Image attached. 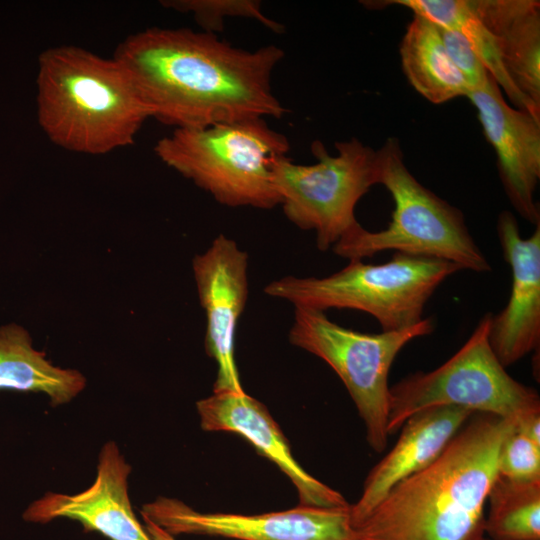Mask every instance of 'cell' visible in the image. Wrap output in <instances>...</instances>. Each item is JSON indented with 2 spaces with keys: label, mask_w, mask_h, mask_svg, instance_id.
Masks as SVG:
<instances>
[{
  "label": "cell",
  "mask_w": 540,
  "mask_h": 540,
  "mask_svg": "<svg viewBox=\"0 0 540 540\" xmlns=\"http://www.w3.org/2000/svg\"><path fill=\"white\" fill-rule=\"evenodd\" d=\"M284 55L273 44L245 50L216 34L150 27L127 36L112 57L132 80L151 118L185 129L280 118L286 109L271 79Z\"/></svg>",
  "instance_id": "cell-1"
},
{
  "label": "cell",
  "mask_w": 540,
  "mask_h": 540,
  "mask_svg": "<svg viewBox=\"0 0 540 540\" xmlns=\"http://www.w3.org/2000/svg\"><path fill=\"white\" fill-rule=\"evenodd\" d=\"M516 418L474 413L427 467L397 483L357 540H486L485 506Z\"/></svg>",
  "instance_id": "cell-2"
},
{
  "label": "cell",
  "mask_w": 540,
  "mask_h": 540,
  "mask_svg": "<svg viewBox=\"0 0 540 540\" xmlns=\"http://www.w3.org/2000/svg\"><path fill=\"white\" fill-rule=\"evenodd\" d=\"M37 118L56 146L104 155L134 143L150 111L122 66L75 45L38 59Z\"/></svg>",
  "instance_id": "cell-3"
},
{
  "label": "cell",
  "mask_w": 540,
  "mask_h": 540,
  "mask_svg": "<svg viewBox=\"0 0 540 540\" xmlns=\"http://www.w3.org/2000/svg\"><path fill=\"white\" fill-rule=\"evenodd\" d=\"M289 149L287 137L263 118L174 129L154 147L164 164L220 204L259 209L280 205L273 164Z\"/></svg>",
  "instance_id": "cell-4"
},
{
  "label": "cell",
  "mask_w": 540,
  "mask_h": 540,
  "mask_svg": "<svg viewBox=\"0 0 540 540\" xmlns=\"http://www.w3.org/2000/svg\"><path fill=\"white\" fill-rule=\"evenodd\" d=\"M378 184L391 194L394 210L388 227L371 232L359 223L333 247L350 260L395 252L440 259L462 270L482 273L491 266L469 233L461 210L424 187L408 170L397 138L377 149Z\"/></svg>",
  "instance_id": "cell-5"
},
{
  "label": "cell",
  "mask_w": 540,
  "mask_h": 540,
  "mask_svg": "<svg viewBox=\"0 0 540 540\" xmlns=\"http://www.w3.org/2000/svg\"><path fill=\"white\" fill-rule=\"evenodd\" d=\"M459 270L452 262L395 252L383 264L350 260L326 277L285 276L270 282L264 292L294 307L363 311L379 322L382 331H394L422 321L435 290Z\"/></svg>",
  "instance_id": "cell-6"
},
{
  "label": "cell",
  "mask_w": 540,
  "mask_h": 540,
  "mask_svg": "<svg viewBox=\"0 0 540 540\" xmlns=\"http://www.w3.org/2000/svg\"><path fill=\"white\" fill-rule=\"evenodd\" d=\"M492 314H485L465 344L430 372L411 374L390 387L388 435L417 412L455 406L500 417L540 412L537 391L512 378L489 342Z\"/></svg>",
  "instance_id": "cell-7"
},
{
  "label": "cell",
  "mask_w": 540,
  "mask_h": 540,
  "mask_svg": "<svg viewBox=\"0 0 540 540\" xmlns=\"http://www.w3.org/2000/svg\"><path fill=\"white\" fill-rule=\"evenodd\" d=\"M433 330L432 319L424 318L400 330L362 333L331 321L324 311L295 307L289 340L336 372L364 422L368 444L381 453L389 436L390 368L407 343Z\"/></svg>",
  "instance_id": "cell-8"
},
{
  "label": "cell",
  "mask_w": 540,
  "mask_h": 540,
  "mask_svg": "<svg viewBox=\"0 0 540 540\" xmlns=\"http://www.w3.org/2000/svg\"><path fill=\"white\" fill-rule=\"evenodd\" d=\"M332 155L315 140L316 163L296 164L287 155L273 164V177L285 216L302 230L316 234V245L326 251L359 222L358 201L378 184L377 150L356 138L335 143Z\"/></svg>",
  "instance_id": "cell-9"
},
{
  "label": "cell",
  "mask_w": 540,
  "mask_h": 540,
  "mask_svg": "<svg viewBox=\"0 0 540 540\" xmlns=\"http://www.w3.org/2000/svg\"><path fill=\"white\" fill-rule=\"evenodd\" d=\"M349 507L299 505L259 515L202 513L177 499L158 497L143 506L141 515L172 536L195 534L238 540H357Z\"/></svg>",
  "instance_id": "cell-10"
},
{
  "label": "cell",
  "mask_w": 540,
  "mask_h": 540,
  "mask_svg": "<svg viewBox=\"0 0 540 540\" xmlns=\"http://www.w3.org/2000/svg\"><path fill=\"white\" fill-rule=\"evenodd\" d=\"M206 316L205 350L217 364L214 392H245L234 359L237 326L248 298V255L224 234L193 259Z\"/></svg>",
  "instance_id": "cell-11"
},
{
  "label": "cell",
  "mask_w": 540,
  "mask_h": 540,
  "mask_svg": "<svg viewBox=\"0 0 540 540\" xmlns=\"http://www.w3.org/2000/svg\"><path fill=\"white\" fill-rule=\"evenodd\" d=\"M466 97L496 153L499 176L512 206L526 221L539 224L534 195L540 179V120L510 106L493 78Z\"/></svg>",
  "instance_id": "cell-12"
},
{
  "label": "cell",
  "mask_w": 540,
  "mask_h": 540,
  "mask_svg": "<svg viewBox=\"0 0 540 540\" xmlns=\"http://www.w3.org/2000/svg\"><path fill=\"white\" fill-rule=\"evenodd\" d=\"M497 233L512 284L507 305L491 318L489 342L506 368L540 343V223L529 238H522L515 216L502 211Z\"/></svg>",
  "instance_id": "cell-13"
},
{
  "label": "cell",
  "mask_w": 540,
  "mask_h": 540,
  "mask_svg": "<svg viewBox=\"0 0 540 540\" xmlns=\"http://www.w3.org/2000/svg\"><path fill=\"white\" fill-rule=\"evenodd\" d=\"M201 427L241 435L288 476L300 504L320 508H347L338 491L306 472L294 459L287 439L266 407L255 398L237 392H214L197 402Z\"/></svg>",
  "instance_id": "cell-14"
},
{
  "label": "cell",
  "mask_w": 540,
  "mask_h": 540,
  "mask_svg": "<svg viewBox=\"0 0 540 540\" xmlns=\"http://www.w3.org/2000/svg\"><path fill=\"white\" fill-rule=\"evenodd\" d=\"M130 471L116 444L108 442L99 455L95 482L88 489L74 495L46 494L25 510L23 519L47 523L66 517L110 540H150L131 507Z\"/></svg>",
  "instance_id": "cell-15"
},
{
  "label": "cell",
  "mask_w": 540,
  "mask_h": 540,
  "mask_svg": "<svg viewBox=\"0 0 540 540\" xmlns=\"http://www.w3.org/2000/svg\"><path fill=\"white\" fill-rule=\"evenodd\" d=\"M473 414L465 408L441 406L409 417L393 448L369 472L359 500L350 505L352 527L397 483L431 464Z\"/></svg>",
  "instance_id": "cell-16"
},
{
  "label": "cell",
  "mask_w": 540,
  "mask_h": 540,
  "mask_svg": "<svg viewBox=\"0 0 540 540\" xmlns=\"http://www.w3.org/2000/svg\"><path fill=\"white\" fill-rule=\"evenodd\" d=\"M497 41L505 69L517 89L540 109V2L467 0Z\"/></svg>",
  "instance_id": "cell-17"
},
{
  "label": "cell",
  "mask_w": 540,
  "mask_h": 540,
  "mask_svg": "<svg viewBox=\"0 0 540 540\" xmlns=\"http://www.w3.org/2000/svg\"><path fill=\"white\" fill-rule=\"evenodd\" d=\"M84 387L81 373L56 367L43 352L35 350L23 327L0 326V390L43 392L58 405L70 401Z\"/></svg>",
  "instance_id": "cell-18"
},
{
  "label": "cell",
  "mask_w": 540,
  "mask_h": 540,
  "mask_svg": "<svg viewBox=\"0 0 540 540\" xmlns=\"http://www.w3.org/2000/svg\"><path fill=\"white\" fill-rule=\"evenodd\" d=\"M399 54L409 84L433 104L467 96L470 87L450 60L438 26L414 14L401 40Z\"/></svg>",
  "instance_id": "cell-19"
},
{
  "label": "cell",
  "mask_w": 540,
  "mask_h": 540,
  "mask_svg": "<svg viewBox=\"0 0 540 540\" xmlns=\"http://www.w3.org/2000/svg\"><path fill=\"white\" fill-rule=\"evenodd\" d=\"M379 3H383V6H404L413 11V14L424 16L438 26L460 33L515 108L540 120V109L514 85L503 64L495 37L474 14L467 0H392Z\"/></svg>",
  "instance_id": "cell-20"
},
{
  "label": "cell",
  "mask_w": 540,
  "mask_h": 540,
  "mask_svg": "<svg viewBox=\"0 0 540 540\" xmlns=\"http://www.w3.org/2000/svg\"><path fill=\"white\" fill-rule=\"evenodd\" d=\"M486 504L489 539L540 540V481H514L498 474Z\"/></svg>",
  "instance_id": "cell-21"
},
{
  "label": "cell",
  "mask_w": 540,
  "mask_h": 540,
  "mask_svg": "<svg viewBox=\"0 0 540 540\" xmlns=\"http://www.w3.org/2000/svg\"><path fill=\"white\" fill-rule=\"evenodd\" d=\"M161 3L166 8L192 14L203 32L211 34L223 30L227 17L252 18L276 33L285 31L281 24L262 13L261 2L256 0H167Z\"/></svg>",
  "instance_id": "cell-22"
},
{
  "label": "cell",
  "mask_w": 540,
  "mask_h": 540,
  "mask_svg": "<svg viewBox=\"0 0 540 540\" xmlns=\"http://www.w3.org/2000/svg\"><path fill=\"white\" fill-rule=\"evenodd\" d=\"M498 474L514 481H540V446L515 429L501 447Z\"/></svg>",
  "instance_id": "cell-23"
},
{
  "label": "cell",
  "mask_w": 540,
  "mask_h": 540,
  "mask_svg": "<svg viewBox=\"0 0 540 540\" xmlns=\"http://www.w3.org/2000/svg\"><path fill=\"white\" fill-rule=\"evenodd\" d=\"M438 29L450 60L465 78L470 90L487 86L492 77L468 41L456 31L441 26Z\"/></svg>",
  "instance_id": "cell-24"
},
{
  "label": "cell",
  "mask_w": 540,
  "mask_h": 540,
  "mask_svg": "<svg viewBox=\"0 0 540 540\" xmlns=\"http://www.w3.org/2000/svg\"><path fill=\"white\" fill-rule=\"evenodd\" d=\"M516 430L540 446V412L532 413L519 419Z\"/></svg>",
  "instance_id": "cell-25"
},
{
  "label": "cell",
  "mask_w": 540,
  "mask_h": 540,
  "mask_svg": "<svg viewBox=\"0 0 540 540\" xmlns=\"http://www.w3.org/2000/svg\"><path fill=\"white\" fill-rule=\"evenodd\" d=\"M144 521V528L150 538V540H176L174 536L166 532L164 529L156 525L150 519L142 516Z\"/></svg>",
  "instance_id": "cell-26"
},
{
  "label": "cell",
  "mask_w": 540,
  "mask_h": 540,
  "mask_svg": "<svg viewBox=\"0 0 540 540\" xmlns=\"http://www.w3.org/2000/svg\"><path fill=\"white\" fill-rule=\"evenodd\" d=\"M486 540H492V539L486 538Z\"/></svg>",
  "instance_id": "cell-27"
}]
</instances>
